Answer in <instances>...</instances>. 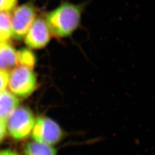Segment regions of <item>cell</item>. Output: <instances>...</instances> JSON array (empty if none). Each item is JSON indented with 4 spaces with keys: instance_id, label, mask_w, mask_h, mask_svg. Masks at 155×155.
I'll use <instances>...</instances> for the list:
<instances>
[{
    "instance_id": "cell-4",
    "label": "cell",
    "mask_w": 155,
    "mask_h": 155,
    "mask_svg": "<svg viewBox=\"0 0 155 155\" xmlns=\"http://www.w3.org/2000/svg\"><path fill=\"white\" fill-rule=\"evenodd\" d=\"M31 134L35 141L52 146L59 143L64 135L60 125L45 116H40L36 119Z\"/></svg>"
},
{
    "instance_id": "cell-5",
    "label": "cell",
    "mask_w": 155,
    "mask_h": 155,
    "mask_svg": "<svg viewBox=\"0 0 155 155\" xmlns=\"http://www.w3.org/2000/svg\"><path fill=\"white\" fill-rule=\"evenodd\" d=\"M35 18L36 11L31 4L17 8L11 18L12 36L17 40L24 38Z\"/></svg>"
},
{
    "instance_id": "cell-10",
    "label": "cell",
    "mask_w": 155,
    "mask_h": 155,
    "mask_svg": "<svg viewBox=\"0 0 155 155\" xmlns=\"http://www.w3.org/2000/svg\"><path fill=\"white\" fill-rule=\"evenodd\" d=\"M12 36L11 17L5 12H0V41H6Z\"/></svg>"
},
{
    "instance_id": "cell-7",
    "label": "cell",
    "mask_w": 155,
    "mask_h": 155,
    "mask_svg": "<svg viewBox=\"0 0 155 155\" xmlns=\"http://www.w3.org/2000/svg\"><path fill=\"white\" fill-rule=\"evenodd\" d=\"M18 65L15 49L6 41H0V70L9 71Z\"/></svg>"
},
{
    "instance_id": "cell-9",
    "label": "cell",
    "mask_w": 155,
    "mask_h": 155,
    "mask_svg": "<svg viewBox=\"0 0 155 155\" xmlns=\"http://www.w3.org/2000/svg\"><path fill=\"white\" fill-rule=\"evenodd\" d=\"M24 153V155H57L56 150L52 145L35 140L25 144Z\"/></svg>"
},
{
    "instance_id": "cell-12",
    "label": "cell",
    "mask_w": 155,
    "mask_h": 155,
    "mask_svg": "<svg viewBox=\"0 0 155 155\" xmlns=\"http://www.w3.org/2000/svg\"><path fill=\"white\" fill-rule=\"evenodd\" d=\"M18 0H0V12L10 11L16 5Z\"/></svg>"
},
{
    "instance_id": "cell-11",
    "label": "cell",
    "mask_w": 155,
    "mask_h": 155,
    "mask_svg": "<svg viewBox=\"0 0 155 155\" xmlns=\"http://www.w3.org/2000/svg\"><path fill=\"white\" fill-rule=\"evenodd\" d=\"M18 65L32 69L35 66L36 59L31 51L23 48L17 52Z\"/></svg>"
},
{
    "instance_id": "cell-14",
    "label": "cell",
    "mask_w": 155,
    "mask_h": 155,
    "mask_svg": "<svg viewBox=\"0 0 155 155\" xmlns=\"http://www.w3.org/2000/svg\"><path fill=\"white\" fill-rule=\"evenodd\" d=\"M7 133L6 125V119L0 118V144L2 142L5 137Z\"/></svg>"
},
{
    "instance_id": "cell-13",
    "label": "cell",
    "mask_w": 155,
    "mask_h": 155,
    "mask_svg": "<svg viewBox=\"0 0 155 155\" xmlns=\"http://www.w3.org/2000/svg\"><path fill=\"white\" fill-rule=\"evenodd\" d=\"M10 72L0 70V90H5L8 86Z\"/></svg>"
},
{
    "instance_id": "cell-8",
    "label": "cell",
    "mask_w": 155,
    "mask_h": 155,
    "mask_svg": "<svg viewBox=\"0 0 155 155\" xmlns=\"http://www.w3.org/2000/svg\"><path fill=\"white\" fill-rule=\"evenodd\" d=\"M19 104V99L9 91L0 90V118L6 119Z\"/></svg>"
},
{
    "instance_id": "cell-15",
    "label": "cell",
    "mask_w": 155,
    "mask_h": 155,
    "mask_svg": "<svg viewBox=\"0 0 155 155\" xmlns=\"http://www.w3.org/2000/svg\"><path fill=\"white\" fill-rule=\"evenodd\" d=\"M0 155H20L16 152L10 150H3L0 152Z\"/></svg>"
},
{
    "instance_id": "cell-2",
    "label": "cell",
    "mask_w": 155,
    "mask_h": 155,
    "mask_svg": "<svg viewBox=\"0 0 155 155\" xmlns=\"http://www.w3.org/2000/svg\"><path fill=\"white\" fill-rule=\"evenodd\" d=\"M35 120L30 109L18 106L6 118L7 133L15 140H24L32 133Z\"/></svg>"
},
{
    "instance_id": "cell-6",
    "label": "cell",
    "mask_w": 155,
    "mask_h": 155,
    "mask_svg": "<svg viewBox=\"0 0 155 155\" xmlns=\"http://www.w3.org/2000/svg\"><path fill=\"white\" fill-rule=\"evenodd\" d=\"M24 38L26 45L32 49H41L48 45L51 33L45 19L35 18Z\"/></svg>"
},
{
    "instance_id": "cell-1",
    "label": "cell",
    "mask_w": 155,
    "mask_h": 155,
    "mask_svg": "<svg viewBox=\"0 0 155 155\" xmlns=\"http://www.w3.org/2000/svg\"><path fill=\"white\" fill-rule=\"evenodd\" d=\"M85 5L63 1L54 9L47 13L45 20L51 35L57 38L71 36L81 23Z\"/></svg>"
},
{
    "instance_id": "cell-3",
    "label": "cell",
    "mask_w": 155,
    "mask_h": 155,
    "mask_svg": "<svg viewBox=\"0 0 155 155\" xmlns=\"http://www.w3.org/2000/svg\"><path fill=\"white\" fill-rule=\"evenodd\" d=\"M8 86L9 92L14 96L26 98L36 88V77L32 69L18 66L14 68L10 73Z\"/></svg>"
}]
</instances>
